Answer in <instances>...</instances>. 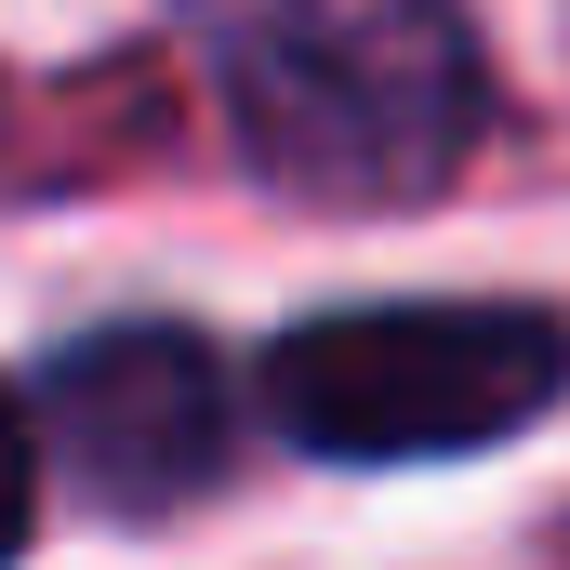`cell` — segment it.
Listing matches in <instances>:
<instances>
[{
    "label": "cell",
    "mask_w": 570,
    "mask_h": 570,
    "mask_svg": "<svg viewBox=\"0 0 570 570\" xmlns=\"http://www.w3.org/2000/svg\"><path fill=\"white\" fill-rule=\"evenodd\" d=\"M570 399L558 305H332L266 345V425L318 464L504 451Z\"/></svg>",
    "instance_id": "2"
},
{
    "label": "cell",
    "mask_w": 570,
    "mask_h": 570,
    "mask_svg": "<svg viewBox=\"0 0 570 570\" xmlns=\"http://www.w3.org/2000/svg\"><path fill=\"white\" fill-rule=\"evenodd\" d=\"M27 518H40V425H27L13 385H0V558L27 544Z\"/></svg>",
    "instance_id": "4"
},
{
    "label": "cell",
    "mask_w": 570,
    "mask_h": 570,
    "mask_svg": "<svg viewBox=\"0 0 570 570\" xmlns=\"http://www.w3.org/2000/svg\"><path fill=\"white\" fill-rule=\"evenodd\" d=\"M199 40L239 159L332 213L438 199L491 107L464 0H199Z\"/></svg>",
    "instance_id": "1"
},
{
    "label": "cell",
    "mask_w": 570,
    "mask_h": 570,
    "mask_svg": "<svg viewBox=\"0 0 570 570\" xmlns=\"http://www.w3.org/2000/svg\"><path fill=\"white\" fill-rule=\"evenodd\" d=\"M40 425H53V464L120 504V518H159V504H199L239 451V399H226V358L173 318H107L80 332L53 372H40Z\"/></svg>",
    "instance_id": "3"
}]
</instances>
